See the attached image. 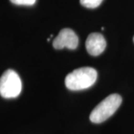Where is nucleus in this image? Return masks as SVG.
Wrapping results in <instances>:
<instances>
[{"instance_id": "obj_2", "label": "nucleus", "mask_w": 134, "mask_h": 134, "mask_svg": "<svg viewBox=\"0 0 134 134\" xmlns=\"http://www.w3.org/2000/svg\"><path fill=\"white\" fill-rule=\"evenodd\" d=\"M122 98L119 94H111L92 111L90 119L92 123L100 124L113 115L121 104Z\"/></svg>"}, {"instance_id": "obj_7", "label": "nucleus", "mask_w": 134, "mask_h": 134, "mask_svg": "<svg viewBox=\"0 0 134 134\" xmlns=\"http://www.w3.org/2000/svg\"><path fill=\"white\" fill-rule=\"evenodd\" d=\"M10 1L14 5L31 6L35 4L37 0H10Z\"/></svg>"}, {"instance_id": "obj_1", "label": "nucleus", "mask_w": 134, "mask_h": 134, "mask_svg": "<svg viewBox=\"0 0 134 134\" xmlns=\"http://www.w3.org/2000/svg\"><path fill=\"white\" fill-rule=\"evenodd\" d=\"M97 76V71L92 67L79 68L67 75L65 85L72 91L85 90L96 83Z\"/></svg>"}, {"instance_id": "obj_8", "label": "nucleus", "mask_w": 134, "mask_h": 134, "mask_svg": "<svg viewBox=\"0 0 134 134\" xmlns=\"http://www.w3.org/2000/svg\"><path fill=\"white\" fill-rule=\"evenodd\" d=\"M133 42H134V37H133Z\"/></svg>"}, {"instance_id": "obj_5", "label": "nucleus", "mask_w": 134, "mask_h": 134, "mask_svg": "<svg viewBox=\"0 0 134 134\" xmlns=\"http://www.w3.org/2000/svg\"><path fill=\"white\" fill-rule=\"evenodd\" d=\"M107 43L104 36L100 33L90 34L86 41L87 52L92 56H98L104 51Z\"/></svg>"}, {"instance_id": "obj_6", "label": "nucleus", "mask_w": 134, "mask_h": 134, "mask_svg": "<svg viewBox=\"0 0 134 134\" xmlns=\"http://www.w3.org/2000/svg\"><path fill=\"white\" fill-rule=\"evenodd\" d=\"M103 0H80L81 5L87 8H96L101 4Z\"/></svg>"}, {"instance_id": "obj_3", "label": "nucleus", "mask_w": 134, "mask_h": 134, "mask_svg": "<svg viewBox=\"0 0 134 134\" xmlns=\"http://www.w3.org/2000/svg\"><path fill=\"white\" fill-rule=\"evenodd\" d=\"M22 90V81L16 72L8 69L0 77V96L5 98H14Z\"/></svg>"}, {"instance_id": "obj_4", "label": "nucleus", "mask_w": 134, "mask_h": 134, "mask_svg": "<svg viewBox=\"0 0 134 134\" xmlns=\"http://www.w3.org/2000/svg\"><path fill=\"white\" fill-rule=\"evenodd\" d=\"M77 46L78 37L75 32L70 29H62L53 41V46L56 49H75Z\"/></svg>"}]
</instances>
